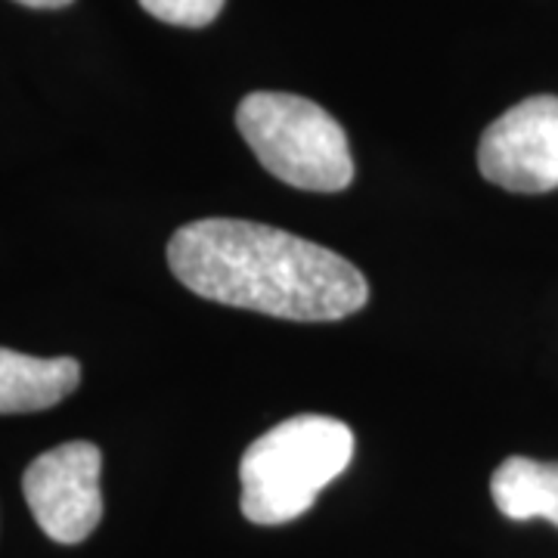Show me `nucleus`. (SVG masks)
<instances>
[{
  "label": "nucleus",
  "mask_w": 558,
  "mask_h": 558,
  "mask_svg": "<svg viewBox=\"0 0 558 558\" xmlns=\"http://www.w3.org/2000/svg\"><path fill=\"white\" fill-rule=\"evenodd\" d=\"M168 264L199 299L267 317L336 323L369 301L351 260L258 220H193L168 242Z\"/></svg>",
  "instance_id": "obj_1"
},
{
  "label": "nucleus",
  "mask_w": 558,
  "mask_h": 558,
  "mask_svg": "<svg viewBox=\"0 0 558 558\" xmlns=\"http://www.w3.org/2000/svg\"><path fill=\"white\" fill-rule=\"evenodd\" d=\"M354 459V432L332 416H292L242 453V515L252 524L301 519Z\"/></svg>",
  "instance_id": "obj_2"
},
{
  "label": "nucleus",
  "mask_w": 558,
  "mask_h": 558,
  "mask_svg": "<svg viewBox=\"0 0 558 558\" xmlns=\"http://www.w3.org/2000/svg\"><path fill=\"white\" fill-rule=\"evenodd\" d=\"M236 128L258 161L304 193H341L354 180L351 143L339 121L299 94L258 90L236 109Z\"/></svg>",
  "instance_id": "obj_3"
},
{
  "label": "nucleus",
  "mask_w": 558,
  "mask_h": 558,
  "mask_svg": "<svg viewBox=\"0 0 558 558\" xmlns=\"http://www.w3.org/2000/svg\"><path fill=\"white\" fill-rule=\"evenodd\" d=\"M102 453L90 440H69L40 453L22 475L38 527L62 546L87 539L102 519Z\"/></svg>",
  "instance_id": "obj_4"
},
{
  "label": "nucleus",
  "mask_w": 558,
  "mask_h": 558,
  "mask_svg": "<svg viewBox=\"0 0 558 558\" xmlns=\"http://www.w3.org/2000/svg\"><path fill=\"white\" fill-rule=\"evenodd\" d=\"M478 168L509 193L537 196L558 186V97H531L502 112L478 146Z\"/></svg>",
  "instance_id": "obj_5"
},
{
  "label": "nucleus",
  "mask_w": 558,
  "mask_h": 558,
  "mask_svg": "<svg viewBox=\"0 0 558 558\" xmlns=\"http://www.w3.org/2000/svg\"><path fill=\"white\" fill-rule=\"evenodd\" d=\"M81 381V363L72 357H28L0 348V416L40 413L65 400Z\"/></svg>",
  "instance_id": "obj_6"
},
{
  "label": "nucleus",
  "mask_w": 558,
  "mask_h": 558,
  "mask_svg": "<svg viewBox=\"0 0 558 558\" xmlns=\"http://www.w3.org/2000/svg\"><path fill=\"white\" fill-rule=\"evenodd\" d=\"M490 494L506 519H546L558 527V462L509 457L494 472Z\"/></svg>",
  "instance_id": "obj_7"
},
{
  "label": "nucleus",
  "mask_w": 558,
  "mask_h": 558,
  "mask_svg": "<svg viewBox=\"0 0 558 558\" xmlns=\"http://www.w3.org/2000/svg\"><path fill=\"white\" fill-rule=\"evenodd\" d=\"M227 0H140V7L168 25L183 28H205L218 20Z\"/></svg>",
  "instance_id": "obj_8"
},
{
  "label": "nucleus",
  "mask_w": 558,
  "mask_h": 558,
  "mask_svg": "<svg viewBox=\"0 0 558 558\" xmlns=\"http://www.w3.org/2000/svg\"><path fill=\"white\" fill-rule=\"evenodd\" d=\"M22 7H32V10H62L69 7L72 0H16Z\"/></svg>",
  "instance_id": "obj_9"
}]
</instances>
